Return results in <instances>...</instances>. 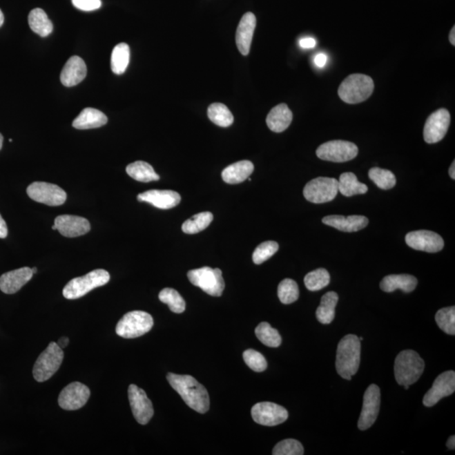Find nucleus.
I'll return each mask as SVG.
<instances>
[{
    "mask_svg": "<svg viewBox=\"0 0 455 455\" xmlns=\"http://www.w3.org/2000/svg\"><path fill=\"white\" fill-rule=\"evenodd\" d=\"M167 380L186 404L194 411L204 414L209 410L208 391L193 377L169 373L167 374Z\"/></svg>",
    "mask_w": 455,
    "mask_h": 455,
    "instance_id": "obj_1",
    "label": "nucleus"
},
{
    "mask_svg": "<svg viewBox=\"0 0 455 455\" xmlns=\"http://www.w3.org/2000/svg\"><path fill=\"white\" fill-rule=\"evenodd\" d=\"M360 357V340L355 335L344 336L336 351V369L339 376L345 380H351L359 369Z\"/></svg>",
    "mask_w": 455,
    "mask_h": 455,
    "instance_id": "obj_2",
    "label": "nucleus"
},
{
    "mask_svg": "<svg viewBox=\"0 0 455 455\" xmlns=\"http://www.w3.org/2000/svg\"><path fill=\"white\" fill-rule=\"evenodd\" d=\"M425 368V362L418 353L405 350L397 355L395 362V376L400 385H412L418 381Z\"/></svg>",
    "mask_w": 455,
    "mask_h": 455,
    "instance_id": "obj_3",
    "label": "nucleus"
},
{
    "mask_svg": "<svg viewBox=\"0 0 455 455\" xmlns=\"http://www.w3.org/2000/svg\"><path fill=\"white\" fill-rule=\"evenodd\" d=\"M374 90L372 78L365 75L354 74L343 80L338 89V95L347 104H358L368 100Z\"/></svg>",
    "mask_w": 455,
    "mask_h": 455,
    "instance_id": "obj_4",
    "label": "nucleus"
},
{
    "mask_svg": "<svg viewBox=\"0 0 455 455\" xmlns=\"http://www.w3.org/2000/svg\"><path fill=\"white\" fill-rule=\"evenodd\" d=\"M110 281V274L104 269H97L85 276L72 279L64 287L63 294L68 300L79 299L91 290L104 286Z\"/></svg>",
    "mask_w": 455,
    "mask_h": 455,
    "instance_id": "obj_5",
    "label": "nucleus"
},
{
    "mask_svg": "<svg viewBox=\"0 0 455 455\" xmlns=\"http://www.w3.org/2000/svg\"><path fill=\"white\" fill-rule=\"evenodd\" d=\"M154 326V320L150 313L135 311L128 312L122 317L116 327L117 334L124 338H137L148 333Z\"/></svg>",
    "mask_w": 455,
    "mask_h": 455,
    "instance_id": "obj_6",
    "label": "nucleus"
},
{
    "mask_svg": "<svg viewBox=\"0 0 455 455\" xmlns=\"http://www.w3.org/2000/svg\"><path fill=\"white\" fill-rule=\"evenodd\" d=\"M64 351L56 342L49 344L34 365L33 376L37 382L47 381L62 365Z\"/></svg>",
    "mask_w": 455,
    "mask_h": 455,
    "instance_id": "obj_7",
    "label": "nucleus"
},
{
    "mask_svg": "<svg viewBox=\"0 0 455 455\" xmlns=\"http://www.w3.org/2000/svg\"><path fill=\"white\" fill-rule=\"evenodd\" d=\"M187 278L194 286L198 287L209 296L220 297L224 292V280L222 277V271L219 269L202 267L188 271Z\"/></svg>",
    "mask_w": 455,
    "mask_h": 455,
    "instance_id": "obj_8",
    "label": "nucleus"
},
{
    "mask_svg": "<svg viewBox=\"0 0 455 455\" xmlns=\"http://www.w3.org/2000/svg\"><path fill=\"white\" fill-rule=\"evenodd\" d=\"M338 193V181L335 178L318 177L309 182L304 188L305 200L313 204H324L335 200Z\"/></svg>",
    "mask_w": 455,
    "mask_h": 455,
    "instance_id": "obj_9",
    "label": "nucleus"
},
{
    "mask_svg": "<svg viewBox=\"0 0 455 455\" xmlns=\"http://www.w3.org/2000/svg\"><path fill=\"white\" fill-rule=\"evenodd\" d=\"M358 154L357 145L344 140L329 141L321 144L316 151V155L320 159L336 163L349 162L355 159Z\"/></svg>",
    "mask_w": 455,
    "mask_h": 455,
    "instance_id": "obj_10",
    "label": "nucleus"
},
{
    "mask_svg": "<svg viewBox=\"0 0 455 455\" xmlns=\"http://www.w3.org/2000/svg\"><path fill=\"white\" fill-rule=\"evenodd\" d=\"M26 193L33 201L51 206L63 205L67 200L66 193L52 183L33 182L28 187Z\"/></svg>",
    "mask_w": 455,
    "mask_h": 455,
    "instance_id": "obj_11",
    "label": "nucleus"
},
{
    "mask_svg": "<svg viewBox=\"0 0 455 455\" xmlns=\"http://www.w3.org/2000/svg\"><path fill=\"white\" fill-rule=\"evenodd\" d=\"M251 416L260 425L273 427L284 423L289 418V412L278 404L260 403L252 407Z\"/></svg>",
    "mask_w": 455,
    "mask_h": 455,
    "instance_id": "obj_12",
    "label": "nucleus"
},
{
    "mask_svg": "<svg viewBox=\"0 0 455 455\" xmlns=\"http://www.w3.org/2000/svg\"><path fill=\"white\" fill-rule=\"evenodd\" d=\"M380 407V389L376 385H370L363 396V405L358 426L360 430H367L374 425L378 418Z\"/></svg>",
    "mask_w": 455,
    "mask_h": 455,
    "instance_id": "obj_13",
    "label": "nucleus"
},
{
    "mask_svg": "<svg viewBox=\"0 0 455 455\" xmlns=\"http://www.w3.org/2000/svg\"><path fill=\"white\" fill-rule=\"evenodd\" d=\"M450 125L448 110L439 109L428 117L424 126L423 137L427 144H436L445 137Z\"/></svg>",
    "mask_w": 455,
    "mask_h": 455,
    "instance_id": "obj_14",
    "label": "nucleus"
},
{
    "mask_svg": "<svg viewBox=\"0 0 455 455\" xmlns=\"http://www.w3.org/2000/svg\"><path fill=\"white\" fill-rule=\"evenodd\" d=\"M128 399L133 416L141 425H146L154 416V408L144 389L131 385L128 388Z\"/></svg>",
    "mask_w": 455,
    "mask_h": 455,
    "instance_id": "obj_15",
    "label": "nucleus"
},
{
    "mask_svg": "<svg viewBox=\"0 0 455 455\" xmlns=\"http://www.w3.org/2000/svg\"><path fill=\"white\" fill-rule=\"evenodd\" d=\"M90 396V391L86 385L74 382L67 385L60 393L59 404L64 410H79L87 403Z\"/></svg>",
    "mask_w": 455,
    "mask_h": 455,
    "instance_id": "obj_16",
    "label": "nucleus"
},
{
    "mask_svg": "<svg viewBox=\"0 0 455 455\" xmlns=\"http://www.w3.org/2000/svg\"><path fill=\"white\" fill-rule=\"evenodd\" d=\"M407 246L416 251L436 253L442 251L445 242L437 233L429 231H418L408 233L405 236Z\"/></svg>",
    "mask_w": 455,
    "mask_h": 455,
    "instance_id": "obj_17",
    "label": "nucleus"
},
{
    "mask_svg": "<svg viewBox=\"0 0 455 455\" xmlns=\"http://www.w3.org/2000/svg\"><path fill=\"white\" fill-rule=\"evenodd\" d=\"M454 391V371H447L436 378L433 387L424 396L423 404L427 407H434L441 399L452 395Z\"/></svg>",
    "mask_w": 455,
    "mask_h": 455,
    "instance_id": "obj_18",
    "label": "nucleus"
},
{
    "mask_svg": "<svg viewBox=\"0 0 455 455\" xmlns=\"http://www.w3.org/2000/svg\"><path fill=\"white\" fill-rule=\"evenodd\" d=\"M55 225L60 234L68 238L81 236L90 231V224L85 217L75 215L57 216Z\"/></svg>",
    "mask_w": 455,
    "mask_h": 455,
    "instance_id": "obj_19",
    "label": "nucleus"
},
{
    "mask_svg": "<svg viewBox=\"0 0 455 455\" xmlns=\"http://www.w3.org/2000/svg\"><path fill=\"white\" fill-rule=\"evenodd\" d=\"M137 200L148 202L157 209H171L181 202L182 197L174 191L151 190L137 195Z\"/></svg>",
    "mask_w": 455,
    "mask_h": 455,
    "instance_id": "obj_20",
    "label": "nucleus"
},
{
    "mask_svg": "<svg viewBox=\"0 0 455 455\" xmlns=\"http://www.w3.org/2000/svg\"><path fill=\"white\" fill-rule=\"evenodd\" d=\"M32 277L33 271L30 267L8 271L0 277V290L6 294L17 293Z\"/></svg>",
    "mask_w": 455,
    "mask_h": 455,
    "instance_id": "obj_21",
    "label": "nucleus"
},
{
    "mask_svg": "<svg viewBox=\"0 0 455 455\" xmlns=\"http://www.w3.org/2000/svg\"><path fill=\"white\" fill-rule=\"evenodd\" d=\"M86 75L87 68L85 61L79 56H72L64 65L60 79L64 86L72 87L82 82Z\"/></svg>",
    "mask_w": 455,
    "mask_h": 455,
    "instance_id": "obj_22",
    "label": "nucleus"
},
{
    "mask_svg": "<svg viewBox=\"0 0 455 455\" xmlns=\"http://www.w3.org/2000/svg\"><path fill=\"white\" fill-rule=\"evenodd\" d=\"M256 26L255 14L248 12L243 15L236 32V44L242 55H249L252 38Z\"/></svg>",
    "mask_w": 455,
    "mask_h": 455,
    "instance_id": "obj_23",
    "label": "nucleus"
},
{
    "mask_svg": "<svg viewBox=\"0 0 455 455\" xmlns=\"http://www.w3.org/2000/svg\"><path fill=\"white\" fill-rule=\"evenodd\" d=\"M323 224L329 225L343 232H357L365 229L369 224L368 217L361 215L344 217L331 215L325 217Z\"/></svg>",
    "mask_w": 455,
    "mask_h": 455,
    "instance_id": "obj_24",
    "label": "nucleus"
},
{
    "mask_svg": "<svg viewBox=\"0 0 455 455\" xmlns=\"http://www.w3.org/2000/svg\"><path fill=\"white\" fill-rule=\"evenodd\" d=\"M293 113L286 104H279L273 107L267 117V127L275 133L285 131L291 124Z\"/></svg>",
    "mask_w": 455,
    "mask_h": 455,
    "instance_id": "obj_25",
    "label": "nucleus"
},
{
    "mask_svg": "<svg viewBox=\"0 0 455 455\" xmlns=\"http://www.w3.org/2000/svg\"><path fill=\"white\" fill-rule=\"evenodd\" d=\"M418 279L409 274H392L385 277L380 282V289L386 293L401 289L404 293H411L416 288Z\"/></svg>",
    "mask_w": 455,
    "mask_h": 455,
    "instance_id": "obj_26",
    "label": "nucleus"
},
{
    "mask_svg": "<svg viewBox=\"0 0 455 455\" xmlns=\"http://www.w3.org/2000/svg\"><path fill=\"white\" fill-rule=\"evenodd\" d=\"M254 171V164L249 160H242L227 166L222 172V178L228 184H239L250 177Z\"/></svg>",
    "mask_w": 455,
    "mask_h": 455,
    "instance_id": "obj_27",
    "label": "nucleus"
},
{
    "mask_svg": "<svg viewBox=\"0 0 455 455\" xmlns=\"http://www.w3.org/2000/svg\"><path fill=\"white\" fill-rule=\"evenodd\" d=\"M107 121V117L101 110L88 107L72 122V127L80 130L97 128L106 125Z\"/></svg>",
    "mask_w": 455,
    "mask_h": 455,
    "instance_id": "obj_28",
    "label": "nucleus"
},
{
    "mask_svg": "<svg viewBox=\"0 0 455 455\" xmlns=\"http://www.w3.org/2000/svg\"><path fill=\"white\" fill-rule=\"evenodd\" d=\"M339 298L335 292H328L321 298L320 304L316 309V318L321 324H331L336 315V307Z\"/></svg>",
    "mask_w": 455,
    "mask_h": 455,
    "instance_id": "obj_29",
    "label": "nucleus"
},
{
    "mask_svg": "<svg viewBox=\"0 0 455 455\" xmlns=\"http://www.w3.org/2000/svg\"><path fill=\"white\" fill-rule=\"evenodd\" d=\"M30 28L41 37H46L52 32L53 26L48 14L43 10L37 8L30 11L28 17Z\"/></svg>",
    "mask_w": 455,
    "mask_h": 455,
    "instance_id": "obj_30",
    "label": "nucleus"
},
{
    "mask_svg": "<svg viewBox=\"0 0 455 455\" xmlns=\"http://www.w3.org/2000/svg\"><path fill=\"white\" fill-rule=\"evenodd\" d=\"M338 192L343 196L351 197L354 195L365 194L368 192V186L359 182L357 177L351 172H345L340 175Z\"/></svg>",
    "mask_w": 455,
    "mask_h": 455,
    "instance_id": "obj_31",
    "label": "nucleus"
},
{
    "mask_svg": "<svg viewBox=\"0 0 455 455\" xmlns=\"http://www.w3.org/2000/svg\"><path fill=\"white\" fill-rule=\"evenodd\" d=\"M126 171L129 177L137 182H151L159 180V175L156 173L154 168L150 164L140 160L128 164Z\"/></svg>",
    "mask_w": 455,
    "mask_h": 455,
    "instance_id": "obj_32",
    "label": "nucleus"
},
{
    "mask_svg": "<svg viewBox=\"0 0 455 455\" xmlns=\"http://www.w3.org/2000/svg\"><path fill=\"white\" fill-rule=\"evenodd\" d=\"M130 60V48L127 43H119L113 48L110 67L114 74L122 75L127 70Z\"/></svg>",
    "mask_w": 455,
    "mask_h": 455,
    "instance_id": "obj_33",
    "label": "nucleus"
},
{
    "mask_svg": "<svg viewBox=\"0 0 455 455\" xmlns=\"http://www.w3.org/2000/svg\"><path fill=\"white\" fill-rule=\"evenodd\" d=\"M208 116L214 124L222 128H228L234 122V117L224 104L213 103L208 109Z\"/></svg>",
    "mask_w": 455,
    "mask_h": 455,
    "instance_id": "obj_34",
    "label": "nucleus"
},
{
    "mask_svg": "<svg viewBox=\"0 0 455 455\" xmlns=\"http://www.w3.org/2000/svg\"><path fill=\"white\" fill-rule=\"evenodd\" d=\"M213 220V215L210 212L196 214L187 220L182 224V231L186 234H197L209 226Z\"/></svg>",
    "mask_w": 455,
    "mask_h": 455,
    "instance_id": "obj_35",
    "label": "nucleus"
},
{
    "mask_svg": "<svg viewBox=\"0 0 455 455\" xmlns=\"http://www.w3.org/2000/svg\"><path fill=\"white\" fill-rule=\"evenodd\" d=\"M255 335L264 345L278 347L281 345L282 338L279 332L267 322H262L255 328Z\"/></svg>",
    "mask_w": 455,
    "mask_h": 455,
    "instance_id": "obj_36",
    "label": "nucleus"
},
{
    "mask_svg": "<svg viewBox=\"0 0 455 455\" xmlns=\"http://www.w3.org/2000/svg\"><path fill=\"white\" fill-rule=\"evenodd\" d=\"M331 277L328 271L319 269L311 271L304 278L306 288L311 291H318V290L326 288L330 284Z\"/></svg>",
    "mask_w": 455,
    "mask_h": 455,
    "instance_id": "obj_37",
    "label": "nucleus"
},
{
    "mask_svg": "<svg viewBox=\"0 0 455 455\" xmlns=\"http://www.w3.org/2000/svg\"><path fill=\"white\" fill-rule=\"evenodd\" d=\"M159 299L162 303L169 306L172 312L181 313L185 311L186 302L175 289H164L159 294Z\"/></svg>",
    "mask_w": 455,
    "mask_h": 455,
    "instance_id": "obj_38",
    "label": "nucleus"
},
{
    "mask_svg": "<svg viewBox=\"0 0 455 455\" xmlns=\"http://www.w3.org/2000/svg\"><path fill=\"white\" fill-rule=\"evenodd\" d=\"M278 294L282 304H292L299 299V287L293 279L286 278L279 284Z\"/></svg>",
    "mask_w": 455,
    "mask_h": 455,
    "instance_id": "obj_39",
    "label": "nucleus"
},
{
    "mask_svg": "<svg viewBox=\"0 0 455 455\" xmlns=\"http://www.w3.org/2000/svg\"><path fill=\"white\" fill-rule=\"evenodd\" d=\"M369 177L380 189H391L396 184V178L391 171L374 167L369 170Z\"/></svg>",
    "mask_w": 455,
    "mask_h": 455,
    "instance_id": "obj_40",
    "label": "nucleus"
},
{
    "mask_svg": "<svg viewBox=\"0 0 455 455\" xmlns=\"http://www.w3.org/2000/svg\"><path fill=\"white\" fill-rule=\"evenodd\" d=\"M436 322L446 334L455 335V307L443 308L436 313Z\"/></svg>",
    "mask_w": 455,
    "mask_h": 455,
    "instance_id": "obj_41",
    "label": "nucleus"
},
{
    "mask_svg": "<svg viewBox=\"0 0 455 455\" xmlns=\"http://www.w3.org/2000/svg\"><path fill=\"white\" fill-rule=\"evenodd\" d=\"M304 453L302 443L291 438L278 443L273 451V455H302Z\"/></svg>",
    "mask_w": 455,
    "mask_h": 455,
    "instance_id": "obj_42",
    "label": "nucleus"
},
{
    "mask_svg": "<svg viewBox=\"0 0 455 455\" xmlns=\"http://www.w3.org/2000/svg\"><path fill=\"white\" fill-rule=\"evenodd\" d=\"M278 248V244L275 242H266L259 244L254 251L253 256H252L254 263L260 265V264L267 261L275 253H277Z\"/></svg>",
    "mask_w": 455,
    "mask_h": 455,
    "instance_id": "obj_43",
    "label": "nucleus"
},
{
    "mask_svg": "<svg viewBox=\"0 0 455 455\" xmlns=\"http://www.w3.org/2000/svg\"><path fill=\"white\" fill-rule=\"evenodd\" d=\"M243 358L244 362L255 372H263L267 368V362L262 354L258 351L249 349L244 351Z\"/></svg>",
    "mask_w": 455,
    "mask_h": 455,
    "instance_id": "obj_44",
    "label": "nucleus"
},
{
    "mask_svg": "<svg viewBox=\"0 0 455 455\" xmlns=\"http://www.w3.org/2000/svg\"><path fill=\"white\" fill-rule=\"evenodd\" d=\"M72 3L75 8L84 11H93L101 6V0H72Z\"/></svg>",
    "mask_w": 455,
    "mask_h": 455,
    "instance_id": "obj_45",
    "label": "nucleus"
},
{
    "mask_svg": "<svg viewBox=\"0 0 455 455\" xmlns=\"http://www.w3.org/2000/svg\"><path fill=\"white\" fill-rule=\"evenodd\" d=\"M300 45L302 48H313L316 46V41L312 37L302 38V39L300 41Z\"/></svg>",
    "mask_w": 455,
    "mask_h": 455,
    "instance_id": "obj_46",
    "label": "nucleus"
},
{
    "mask_svg": "<svg viewBox=\"0 0 455 455\" xmlns=\"http://www.w3.org/2000/svg\"><path fill=\"white\" fill-rule=\"evenodd\" d=\"M8 235V227L6 221L0 214V238L5 239Z\"/></svg>",
    "mask_w": 455,
    "mask_h": 455,
    "instance_id": "obj_47",
    "label": "nucleus"
},
{
    "mask_svg": "<svg viewBox=\"0 0 455 455\" xmlns=\"http://www.w3.org/2000/svg\"><path fill=\"white\" fill-rule=\"evenodd\" d=\"M327 61V57L324 53H319L317 55L315 59V63L317 66L320 68H323L326 65Z\"/></svg>",
    "mask_w": 455,
    "mask_h": 455,
    "instance_id": "obj_48",
    "label": "nucleus"
},
{
    "mask_svg": "<svg viewBox=\"0 0 455 455\" xmlns=\"http://www.w3.org/2000/svg\"><path fill=\"white\" fill-rule=\"evenodd\" d=\"M68 342H70V340H68V338H62L59 340V342H57V345L63 349L68 346Z\"/></svg>",
    "mask_w": 455,
    "mask_h": 455,
    "instance_id": "obj_49",
    "label": "nucleus"
},
{
    "mask_svg": "<svg viewBox=\"0 0 455 455\" xmlns=\"http://www.w3.org/2000/svg\"><path fill=\"white\" fill-rule=\"evenodd\" d=\"M447 447L449 449H455V437L454 436H451V437L449 438L448 442H447Z\"/></svg>",
    "mask_w": 455,
    "mask_h": 455,
    "instance_id": "obj_50",
    "label": "nucleus"
},
{
    "mask_svg": "<svg viewBox=\"0 0 455 455\" xmlns=\"http://www.w3.org/2000/svg\"><path fill=\"white\" fill-rule=\"evenodd\" d=\"M449 41L450 43L453 46H455V28L454 26L453 29L451 30L449 33Z\"/></svg>",
    "mask_w": 455,
    "mask_h": 455,
    "instance_id": "obj_51",
    "label": "nucleus"
},
{
    "mask_svg": "<svg viewBox=\"0 0 455 455\" xmlns=\"http://www.w3.org/2000/svg\"><path fill=\"white\" fill-rule=\"evenodd\" d=\"M455 162H454L449 168V175L453 180L455 179Z\"/></svg>",
    "mask_w": 455,
    "mask_h": 455,
    "instance_id": "obj_52",
    "label": "nucleus"
},
{
    "mask_svg": "<svg viewBox=\"0 0 455 455\" xmlns=\"http://www.w3.org/2000/svg\"><path fill=\"white\" fill-rule=\"evenodd\" d=\"M3 21H5V17H3V14L1 10H0V28L3 26Z\"/></svg>",
    "mask_w": 455,
    "mask_h": 455,
    "instance_id": "obj_53",
    "label": "nucleus"
},
{
    "mask_svg": "<svg viewBox=\"0 0 455 455\" xmlns=\"http://www.w3.org/2000/svg\"><path fill=\"white\" fill-rule=\"evenodd\" d=\"M3 137L1 133H0V150H1L2 146H3Z\"/></svg>",
    "mask_w": 455,
    "mask_h": 455,
    "instance_id": "obj_54",
    "label": "nucleus"
},
{
    "mask_svg": "<svg viewBox=\"0 0 455 455\" xmlns=\"http://www.w3.org/2000/svg\"><path fill=\"white\" fill-rule=\"evenodd\" d=\"M32 270L33 271V274H35L37 271V269H36V267H34V269H32Z\"/></svg>",
    "mask_w": 455,
    "mask_h": 455,
    "instance_id": "obj_55",
    "label": "nucleus"
},
{
    "mask_svg": "<svg viewBox=\"0 0 455 455\" xmlns=\"http://www.w3.org/2000/svg\"><path fill=\"white\" fill-rule=\"evenodd\" d=\"M52 229H53V231H56V229H57L55 225H53V226L52 227Z\"/></svg>",
    "mask_w": 455,
    "mask_h": 455,
    "instance_id": "obj_56",
    "label": "nucleus"
}]
</instances>
